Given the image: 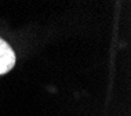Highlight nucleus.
Instances as JSON below:
<instances>
[{
    "instance_id": "nucleus-1",
    "label": "nucleus",
    "mask_w": 131,
    "mask_h": 116,
    "mask_svg": "<svg viewBox=\"0 0 131 116\" xmlns=\"http://www.w3.org/2000/svg\"><path fill=\"white\" fill-rule=\"evenodd\" d=\"M14 64H15V55L13 48L3 39H0V75L8 72Z\"/></svg>"
}]
</instances>
